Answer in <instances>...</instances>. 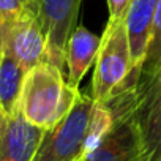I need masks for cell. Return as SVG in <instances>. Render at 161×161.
Wrapping results in <instances>:
<instances>
[{"mask_svg": "<svg viewBox=\"0 0 161 161\" xmlns=\"http://www.w3.org/2000/svg\"><path fill=\"white\" fill-rule=\"evenodd\" d=\"M114 123L112 112L80 93L69 112L46 130L33 161H82L108 134Z\"/></svg>", "mask_w": 161, "mask_h": 161, "instance_id": "6da1fadb", "label": "cell"}, {"mask_svg": "<svg viewBox=\"0 0 161 161\" xmlns=\"http://www.w3.org/2000/svg\"><path fill=\"white\" fill-rule=\"evenodd\" d=\"M80 92L71 87L63 69L43 62L27 71L19 98V112L32 125L49 130L73 108Z\"/></svg>", "mask_w": 161, "mask_h": 161, "instance_id": "7a4b0ae2", "label": "cell"}, {"mask_svg": "<svg viewBox=\"0 0 161 161\" xmlns=\"http://www.w3.org/2000/svg\"><path fill=\"white\" fill-rule=\"evenodd\" d=\"M133 89V60L125 18L108 19L95 60L92 97L97 103L108 104L115 97Z\"/></svg>", "mask_w": 161, "mask_h": 161, "instance_id": "3957f363", "label": "cell"}, {"mask_svg": "<svg viewBox=\"0 0 161 161\" xmlns=\"http://www.w3.org/2000/svg\"><path fill=\"white\" fill-rule=\"evenodd\" d=\"M104 106L123 109L131 115L141 137L142 161H161V71L147 84L115 97Z\"/></svg>", "mask_w": 161, "mask_h": 161, "instance_id": "277c9868", "label": "cell"}, {"mask_svg": "<svg viewBox=\"0 0 161 161\" xmlns=\"http://www.w3.org/2000/svg\"><path fill=\"white\" fill-rule=\"evenodd\" d=\"M82 0H38V19L46 36L47 62L63 69L66 43L77 27Z\"/></svg>", "mask_w": 161, "mask_h": 161, "instance_id": "5b68a950", "label": "cell"}, {"mask_svg": "<svg viewBox=\"0 0 161 161\" xmlns=\"http://www.w3.org/2000/svg\"><path fill=\"white\" fill-rule=\"evenodd\" d=\"M3 30L5 54L13 57L27 71L47 62L46 36L38 19V11L29 8L16 21L3 22Z\"/></svg>", "mask_w": 161, "mask_h": 161, "instance_id": "8992f818", "label": "cell"}, {"mask_svg": "<svg viewBox=\"0 0 161 161\" xmlns=\"http://www.w3.org/2000/svg\"><path fill=\"white\" fill-rule=\"evenodd\" d=\"M109 111L114 115L111 130L82 161H142V145L134 120L123 109Z\"/></svg>", "mask_w": 161, "mask_h": 161, "instance_id": "52a82bcc", "label": "cell"}, {"mask_svg": "<svg viewBox=\"0 0 161 161\" xmlns=\"http://www.w3.org/2000/svg\"><path fill=\"white\" fill-rule=\"evenodd\" d=\"M156 5L158 0H131L125 16L126 33L131 49V60H133V87L137 86V80L141 76Z\"/></svg>", "mask_w": 161, "mask_h": 161, "instance_id": "ba28073f", "label": "cell"}, {"mask_svg": "<svg viewBox=\"0 0 161 161\" xmlns=\"http://www.w3.org/2000/svg\"><path fill=\"white\" fill-rule=\"evenodd\" d=\"M46 130L32 125L21 112L10 117L0 136V161H33Z\"/></svg>", "mask_w": 161, "mask_h": 161, "instance_id": "9c48e42d", "label": "cell"}, {"mask_svg": "<svg viewBox=\"0 0 161 161\" xmlns=\"http://www.w3.org/2000/svg\"><path fill=\"white\" fill-rule=\"evenodd\" d=\"M100 44H101V36L92 33L86 27L77 25L73 30L65 51L66 80L71 87L77 89L87 69L92 65H95Z\"/></svg>", "mask_w": 161, "mask_h": 161, "instance_id": "30bf717a", "label": "cell"}, {"mask_svg": "<svg viewBox=\"0 0 161 161\" xmlns=\"http://www.w3.org/2000/svg\"><path fill=\"white\" fill-rule=\"evenodd\" d=\"M27 69L8 54L0 60V106L8 117L19 112V98Z\"/></svg>", "mask_w": 161, "mask_h": 161, "instance_id": "8fae6325", "label": "cell"}, {"mask_svg": "<svg viewBox=\"0 0 161 161\" xmlns=\"http://www.w3.org/2000/svg\"><path fill=\"white\" fill-rule=\"evenodd\" d=\"M159 71H161V0H158V5H156V10H155L152 32H150L147 52H145V58H144V63H142V69H141L137 86L147 84Z\"/></svg>", "mask_w": 161, "mask_h": 161, "instance_id": "7c38bea8", "label": "cell"}, {"mask_svg": "<svg viewBox=\"0 0 161 161\" xmlns=\"http://www.w3.org/2000/svg\"><path fill=\"white\" fill-rule=\"evenodd\" d=\"M29 7L22 0H0V19L3 22H11L21 18Z\"/></svg>", "mask_w": 161, "mask_h": 161, "instance_id": "4fadbf2b", "label": "cell"}, {"mask_svg": "<svg viewBox=\"0 0 161 161\" xmlns=\"http://www.w3.org/2000/svg\"><path fill=\"white\" fill-rule=\"evenodd\" d=\"M106 2H108V10H109V21H114V19H122L126 16L131 0H106Z\"/></svg>", "mask_w": 161, "mask_h": 161, "instance_id": "5bb4252c", "label": "cell"}, {"mask_svg": "<svg viewBox=\"0 0 161 161\" xmlns=\"http://www.w3.org/2000/svg\"><path fill=\"white\" fill-rule=\"evenodd\" d=\"M5 55V30H3V21L0 19V60Z\"/></svg>", "mask_w": 161, "mask_h": 161, "instance_id": "9a60e30c", "label": "cell"}, {"mask_svg": "<svg viewBox=\"0 0 161 161\" xmlns=\"http://www.w3.org/2000/svg\"><path fill=\"white\" fill-rule=\"evenodd\" d=\"M8 120H10V117L5 114V111L2 109V106H0V136L5 133L7 125H8Z\"/></svg>", "mask_w": 161, "mask_h": 161, "instance_id": "2e32d148", "label": "cell"}, {"mask_svg": "<svg viewBox=\"0 0 161 161\" xmlns=\"http://www.w3.org/2000/svg\"><path fill=\"white\" fill-rule=\"evenodd\" d=\"M22 2L30 8V10H35V11H38V0H22Z\"/></svg>", "mask_w": 161, "mask_h": 161, "instance_id": "e0dca14e", "label": "cell"}]
</instances>
